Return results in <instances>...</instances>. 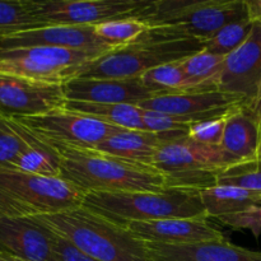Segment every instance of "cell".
<instances>
[{
    "instance_id": "d6a6232c",
    "label": "cell",
    "mask_w": 261,
    "mask_h": 261,
    "mask_svg": "<svg viewBox=\"0 0 261 261\" xmlns=\"http://www.w3.org/2000/svg\"><path fill=\"white\" fill-rule=\"evenodd\" d=\"M143 122L145 130L163 137H184L188 135L189 125L177 121L173 116L161 112L143 110Z\"/></svg>"
},
{
    "instance_id": "2e32d148",
    "label": "cell",
    "mask_w": 261,
    "mask_h": 261,
    "mask_svg": "<svg viewBox=\"0 0 261 261\" xmlns=\"http://www.w3.org/2000/svg\"><path fill=\"white\" fill-rule=\"evenodd\" d=\"M55 233L35 218H0V246L23 261H53Z\"/></svg>"
},
{
    "instance_id": "f1b7e54d",
    "label": "cell",
    "mask_w": 261,
    "mask_h": 261,
    "mask_svg": "<svg viewBox=\"0 0 261 261\" xmlns=\"http://www.w3.org/2000/svg\"><path fill=\"white\" fill-rule=\"evenodd\" d=\"M27 148V139L17 122L0 116V168L10 170Z\"/></svg>"
},
{
    "instance_id": "f546056e",
    "label": "cell",
    "mask_w": 261,
    "mask_h": 261,
    "mask_svg": "<svg viewBox=\"0 0 261 261\" xmlns=\"http://www.w3.org/2000/svg\"><path fill=\"white\" fill-rule=\"evenodd\" d=\"M232 110H229L227 114L221 115V116L211 117V119L193 122L189 126L188 135L186 137L191 142L198 143V144L209 145V147H219L222 142V138H223L227 119H228Z\"/></svg>"
},
{
    "instance_id": "83f0119b",
    "label": "cell",
    "mask_w": 261,
    "mask_h": 261,
    "mask_svg": "<svg viewBox=\"0 0 261 261\" xmlns=\"http://www.w3.org/2000/svg\"><path fill=\"white\" fill-rule=\"evenodd\" d=\"M254 22L249 17L229 23L222 28L214 37L203 43L204 50L216 55L227 56L236 51L251 33Z\"/></svg>"
},
{
    "instance_id": "ffe728a7",
    "label": "cell",
    "mask_w": 261,
    "mask_h": 261,
    "mask_svg": "<svg viewBox=\"0 0 261 261\" xmlns=\"http://www.w3.org/2000/svg\"><path fill=\"white\" fill-rule=\"evenodd\" d=\"M167 137L148 130L121 129L103 140L96 150L143 165H153V158L163 139Z\"/></svg>"
},
{
    "instance_id": "7a4b0ae2",
    "label": "cell",
    "mask_w": 261,
    "mask_h": 261,
    "mask_svg": "<svg viewBox=\"0 0 261 261\" xmlns=\"http://www.w3.org/2000/svg\"><path fill=\"white\" fill-rule=\"evenodd\" d=\"M32 218L98 261H152L147 242L83 204Z\"/></svg>"
},
{
    "instance_id": "484cf974",
    "label": "cell",
    "mask_w": 261,
    "mask_h": 261,
    "mask_svg": "<svg viewBox=\"0 0 261 261\" xmlns=\"http://www.w3.org/2000/svg\"><path fill=\"white\" fill-rule=\"evenodd\" d=\"M180 61L165 64L144 73L140 76L143 86L153 96L190 92V86Z\"/></svg>"
},
{
    "instance_id": "cb8c5ba5",
    "label": "cell",
    "mask_w": 261,
    "mask_h": 261,
    "mask_svg": "<svg viewBox=\"0 0 261 261\" xmlns=\"http://www.w3.org/2000/svg\"><path fill=\"white\" fill-rule=\"evenodd\" d=\"M224 60L226 56L208 53L204 48L181 60L190 92L218 91V78Z\"/></svg>"
},
{
    "instance_id": "44dd1931",
    "label": "cell",
    "mask_w": 261,
    "mask_h": 261,
    "mask_svg": "<svg viewBox=\"0 0 261 261\" xmlns=\"http://www.w3.org/2000/svg\"><path fill=\"white\" fill-rule=\"evenodd\" d=\"M13 120L17 122L22 134L27 139L28 148L20 154V157L10 170L22 171V172L33 173V175L48 176V177H60V160H59V154L55 148L42 138L31 132L30 129H27L19 121L15 119Z\"/></svg>"
},
{
    "instance_id": "603a6c76",
    "label": "cell",
    "mask_w": 261,
    "mask_h": 261,
    "mask_svg": "<svg viewBox=\"0 0 261 261\" xmlns=\"http://www.w3.org/2000/svg\"><path fill=\"white\" fill-rule=\"evenodd\" d=\"M64 107L74 112L87 115L106 124L129 130H145L143 109L127 103H89L66 101Z\"/></svg>"
},
{
    "instance_id": "e0dca14e",
    "label": "cell",
    "mask_w": 261,
    "mask_h": 261,
    "mask_svg": "<svg viewBox=\"0 0 261 261\" xmlns=\"http://www.w3.org/2000/svg\"><path fill=\"white\" fill-rule=\"evenodd\" d=\"M66 101L89 103L139 105L152 98L153 94L143 86L140 78L97 79L75 78L63 84Z\"/></svg>"
},
{
    "instance_id": "e575fe53",
    "label": "cell",
    "mask_w": 261,
    "mask_h": 261,
    "mask_svg": "<svg viewBox=\"0 0 261 261\" xmlns=\"http://www.w3.org/2000/svg\"><path fill=\"white\" fill-rule=\"evenodd\" d=\"M247 17L254 23H261V0H245Z\"/></svg>"
},
{
    "instance_id": "ba28073f",
    "label": "cell",
    "mask_w": 261,
    "mask_h": 261,
    "mask_svg": "<svg viewBox=\"0 0 261 261\" xmlns=\"http://www.w3.org/2000/svg\"><path fill=\"white\" fill-rule=\"evenodd\" d=\"M106 53L63 47H28L0 51V73L42 83L60 84L78 76L89 61Z\"/></svg>"
},
{
    "instance_id": "9a60e30c",
    "label": "cell",
    "mask_w": 261,
    "mask_h": 261,
    "mask_svg": "<svg viewBox=\"0 0 261 261\" xmlns=\"http://www.w3.org/2000/svg\"><path fill=\"white\" fill-rule=\"evenodd\" d=\"M138 106L143 110L172 116H193L199 120H206L227 114L234 107H246V103L244 99L233 94L209 91L153 96Z\"/></svg>"
},
{
    "instance_id": "836d02e7",
    "label": "cell",
    "mask_w": 261,
    "mask_h": 261,
    "mask_svg": "<svg viewBox=\"0 0 261 261\" xmlns=\"http://www.w3.org/2000/svg\"><path fill=\"white\" fill-rule=\"evenodd\" d=\"M55 233V232H54ZM53 261H98L82 250H79L75 245L65 240L64 237L55 233V241H54V254Z\"/></svg>"
},
{
    "instance_id": "d590c367",
    "label": "cell",
    "mask_w": 261,
    "mask_h": 261,
    "mask_svg": "<svg viewBox=\"0 0 261 261\" xmlns=\"http://www.w3.org/2000/svg\"><path fill=\"white\" fill-rule=\"evenodd\" d=\"M0 261H23L18 257L13 256V255L7 254V252H0Z\"/></svg>"
},
{
    "instance_id": "5b68a950",
    "label": "cell",
    "mask_w": 261,
    "mask_h": 261,
    "mask_svg": "<svg viewBox=\"0 0 261 261\" xmlns=\"http://www.w3.org/2000/svg\"><path fill=\"white\" fill-rule=\"evenodd\" d=\"M84 196L61 177L0 168V218L55 214L82 205Z\"/></svg>"
},
{
    "instance_id": "8fae6325",
    "label": "cell",
    "mask_w": 261,
    "mask_h": 261,
    "mask_svg": "<svg viewBox=\"0 0 261 261\" xmlns=\"http://www.w3.org/2000/svg\"><path fill=\"white\" fill-rule=\"evenodd\" d=\"M63 86L0 73V116L42 115L65 105Z\"/></svg>"
},
{
    "instance_id": "52a82bcc",
    "label": "cell",
    "mask_w": 261,
    "mask_h": 261,
    "mask_svg": "<svg viewBox=\"0 0 261 261\" xmlns=\"http://www.w3.org/2000/svg\"><path fill=\"white\" fill-rule=\"evenodd\" d=\"M152 166L165 176L168 188L198 191L216 186L227 168L221 148L198 144L186 135L165 138Z\"/></svg>"
},
{
    "instance_id": "8d00e7d4",
    "label": "cell",
    "mask_w": 261,
    "mask_h": 261,
    "mask_svg": "<svg viewBox=\"0 0 261 261\" xmlns=\"http://www.w3.org/2000/svg\"><path fill=\"white\" fill-rule=\"evenodd\" d=\"M0 252H5V250H4V249H3V247H2V246H0ZM7 254H8V252H7Z\"/></svg>"
},
{
    "instance_id": "7402d4cb",
    "label": "cell",
    "mask_w": 261,
    "mask_h": 261,
    "mask_svg": "<svg viewBox=\"0 0 261 261\" xmlns=\"http://www.w3.org/2000/svg\"><path fill=\"white\" fill-rule=\"evenodd\" d=\"M201 203L208 218L218 219L240 213L261 203V193L228 185H216L200 191Z\"/></svg>"
},
{
    "instance_id": "7c38bea8",
    "label": "cell",
    "mask_w": 261,
    "mask_h": 261,
    "mask_svg": "<svg viewBox=\"0 0 261 261\" xmlns=\"http://www.w3.org/2000/svg\"><path fill=\"white\" fill-rule=\"evenodd\" d=\"M261 83V23H254L249 38L226 56L218 78V91L244 99L250 107Z\"/></svg>"
},
{
    "instance_id": "8992f818",
    "label": "cell",
    "mask_w": 261,
    "mask_h": 261,
    "mask_svg": "<svg viewBox=\"0 0 261 261\" xmlns=\"http://www.w3.org/2000/svg\"><path fill=\"white\" fill-rule=\"evenodd\" d=\"M204 48L203 43L194 38H160L147 35L139 41L89 61L79 71V78L135 79L144 73L165 65L184 60Z\"/></svg>"
},
{
    "instance_id": "5bb4252c",
    "label": "cell",
    "mask_w": 261,
    "mask_h": 261,
    "mask_svg": "<svg viewBox=\"0 0 261 261\" xmlns=\"http://www.w3.org/2000/svg\"><path fill=\"white\" fill-rule=\"evenodd\" d=\"M133 234L147 244L186 246L208 241L226 240L224 234L212 224L208 217L195 218H168L125 224Z\"/></svg>"
},
{
    "instance_id": "4316f807",
    "label": "cell",
    "mask_w": 261,
    "mask_h": 261,
    "mask_svg": "<svg viewBox=\"0 0 261 261\" xmlns=\"http://www.w3.org/2000/svg\"><path fill=\"white\" fill-rule=\"evenodd\" d=\"M93 27L96 35L114 48L137 42L150 30L149 24L139 18L110 20Z\"/></svg>"
},
{
    "instance_id": "ac0fdd59",
    "label": "cell",
    "mask_w": 261,
    "mask_h": 261,
    "mask_svg": "<svg viewBox=\"0 0 261 261\" xmlns=\"http://www.w3.org/2000/svg\"><path fill=\"white\" fill-rule=\"evenodd\" d=\"M219 148L227 168L261 162V125L247 107L232 110Z\"/></svg>"
},
{
    "instance_id": "4dcf8cb0",
    "label": "cell",
    "mask_w": 261,
    "mask_h": 261,
    "mask_svg": "<svg viewBox=\"0 0 261 261\" xmlns=\"http://www.w3.org/2000/svg\"><path fill=\"white\" fill-rule=\"evenodd\" d=\"M217 185H228L261 193V162L237 166L224 170Z\"/></svg>"
},
{
    "instance_id": "6da1fadb",
    "label": "cell",
    "mask_w": 261,
    "mask_h": 261,
    "mask_svg": "<svg viewBox=\"0 0 261 261\" xmlns=\"http://www.w3.org/2000/svg\"><path fill=\"white\" fill-rule=\"evenodd\" d=\"M48 143V142H47ZM60 160V177L83 193L163 191L166 178L155 167L96 149L50 143Z\"/></svg>"
},
{
    "instance_id": "4fadbf2b",
    "label": "cell",
    "mask_w": 261,
    "mask_h": 261,
    "mask_svg": "<svg viewBox=\"0 0 261 261\" xmlns=\"http://www.w3.org/2000/svg\"><path fill=\"white\" fill-rule=\"evenodd\" d=\"M28 47H63L99 53H109L114 48L96 35L93 25H47L0 36V51Z\"/></svg>"
},
{
    "instance_id": "d4e9b609",
    "label": "cell",
    "mask_w": 261,
    "mask_h": 261,
    "mask_svg": "<svg viewBox=\"0 0 261 261\" xmlns=\"http://www.w3.org/2000/svg\"><path fill=\"white\" fill-rule=\"evenodd\" d=\"M47 27L38 17L35 0H0V36Z\"/></svg>"
},
{
    "instance_id": "277c9868",
    "label": "cell",
    "mask_w": 261,
    "mask_h": 261,
    "mask_svg": "<svg viewBox=\"0 0 261 261\" xmlns=\"http://www.w3.org/2000/svg\"><path fill=\"white\" fill-rule=\"evenodd\" d=\"M83 205L122 226L132 222L205 216L200 191L191 189L168 188L163 191L88 193L84 196Z\"/></svg>"
},
{
    "instance_id": "3957f363",
    "label": "cell",
    "mask_w": 261,
    "mask_h": 261,
    "mask_svg": "<svg viewBox=\"0 0 261 261\" xmlns=\"http://www.w3.org/2000/svg\"><path fill=\"white\" fill-rule=\"evenodd\" d=\"M247 18L245 0H160L145 22L160 38L206 42L229 23Z\"/></svg>"
},
{
    "instance_id": "1f68e13d",
    "label": "cell",
    "mask_w": 261,
    "mask_h": 261,
    "mask_svg": "<svg viewBox=\"0 0 261 261\" xmlns=\"http://www.w3.org/2000/svg\"><path fill=\"white\" fill-rule=\"evenodd\" d=\"M217 221L232 231H250L256 240L261 236V203L254 204L240 213L224 216Z\"/></svg>"
},
{
    "instance_id": "d6986e66",
    "label": "cell",
    "mask_w": 261,
    "mask_h": 261,
    "mask_svg": "<svg viewBox=\"0 0 261 261\" xmlns=\"http://www.w3.org/2000/svg\"><path fill=\"white\" fill-rule=\"evenodd\" d=\"M152 261H261V251L244 249L228 240L186 246L147 244Z\"/></svg>"
},
{
    "instance_id": "30bf717a",
    "label": "cell",
    "mask_w": 261,
    "mask_h": 261,
    "mask_svg": "<svg viewBox=\"0 0 261 261\" xmlns=\"http://www.w3.org/2000/svg\"><path fill=\"white\" fill-rule=\"evenodd\" d=\"M48 143L96 149L106 138L121 127L61 107L42 115L12 117Z\"/></svg>"
},
{
    "instance_id": "9c48e42d",
    "label": "cell",
    "mask_w": 261,
    "mask_h": 261,
    "mask_svg": "<svg viewBox=\"0 0 261 261\" xmlns=\"http://www.w3.org/2000/svg\"><path fill=\"white\" fill-rule=\"evenodd\" d=\"M149 0H47L36 2L37 14L47 25H96L110 20L150 17Z\"/></svg>"
}]
</instances>
